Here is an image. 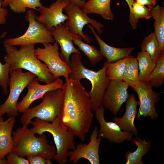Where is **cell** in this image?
<instances>
[{
  "mask_svg": "<svg viewBox=\"0 0 164 164\" xmlns=\"http://www.w3.org/2000/svg\"><path fill=\"white\" fill-rule=\"evenodd\" d=\"M132 142L137 146L136 150L133 152L127 151L125 154L127 161L126 164H144L142 161L143 156L150 150V141L146 142L145 138L141 139L139 137L132 139Z\"/></svg>",
  "mask_w": 164,
  "mask_h": 164,
  "instance_id": "22",
  "label": "cell"
},
{
  "mask_svg": "<svg viewBox=\"0 0 164 164\" xmlns=\"http://www.w3.org/2000/svg\"><path fill=\"white\" fill-rule=\"evenodd\" d=\"M135 1L142 5H147L151 9L155 6L156 3V0H136Z\"/></svg>",
  "mask_w": 164,
  "mask_h": 164,
  "instance_id": "36",
  "label": "cell"
},
{
  "mask_svg": "<svg viewBox=\"0 0 164 164\" xmlns=\"http://www.w3.org/2000/svg\"><path fill=\"white\" fill-rule=\"evenodd\" d=\"M6 54L4 58L10 65L9 72L21 68L27 70L37 77L38 81L46 84L55 79L47 67L41 62L35 54L34 44L21 46L19 50L3 41Z\"/></svg>",
  "mask_w": 164,
  "mask_h": 164,
  "instance_id": "2",
  "label": "cell"
},
{
  "mask_svg": "<svg viewBox=\"0 0 164 164\" xmlns=\"http://www.w3.org/2000/svg\"><path fill=\"white\" fill-rule=\"evenodd\" d=\"M152 17V9L134 1L129 11L128 22L133 30L136 29L140 19H149Z\"/></svg>",
  "mask_w": 164,
  "mask_h": 164,
  "instance_id": "27",
  "label": "cell"
},
{
  "mask_svg": "<svg viewBox=\"0 0 164 164\" xmlns=\"http://www.w3.org/2000/svg\"><path fill=\"white\" fill-rule=\"evenodd\" d=\"M59 116L69 131L82 141L91 126L93 114L88 93L80 80L65 78Z\"/></svg>",
  "mask_w": 164,
  "mask_h": 164,
  "instance_id": "1",
  "label": "cell"
},
{
  "mask_svg": "<svg viewBox=\"0 0 164 164\" xmlns=\"http://www.w3.org/2000/svg\"><path fill=\"white\" fill-rule=\"evenodd\" d=\"M129 60L128 56L114 63H109L106 74L111 80H123V76Z\"/></svg>",
  "mask_w": 164,
  "mask_h": 164,
  "instance_id": "29",
  "label": "cell"
},
{
  "mask_svg": "<svg viewBox=\"0 0 164 164\" xmlns=\"http://www.w3.org/2000/svg\"><path fill=\"white\" fill-rule=\"evenodd\" d=\"M132 87L137 93L139 99V107L136 118L142 116H149L152 119H156L158 114L155 110V104L160 100L161 93L153 91L147 81L140 82L139 85Z\"/></svg>",
  "mask_w": 164,
  "mask_h": 164,
  "instance_id": "11",
  "label": "cell"
},
{
  "mask_svg": "<svg viewBox=\"0 0 164 164\" xmlns=\"http://www.w3.org/2000/svg\"><path fill=\"white\" fill-rule=\"evenodd\" d=\"M6 34V32H3L0 36V39L4 38ZM10 66V64L7 63L2 64L0 61V86L5 95H7L8 93Z\"/></svg>",
  "mask_w": 164,
  "mask_h": 164,
  "instance_id": "32",
  "label": "cell"
},
{
  "mask_svg": "<svg viewBox=\"0 0 164 164\" xmlns=\"http://www.w3.org/2000/svg\"><path fill=\"white\" fill-rule=\"evenodd\" d=\"M7 155L6 159L7 164H29L27 159L18 155L12 151Z\"/></svg>",
  "mask_w": 164,
  "mask_h": 164,
  "instance_id": "33",
  "label": "cell"
},
{
  "mask_svg": "<svg viewBox=\"0 0 164 164\" xmlns=\"http://www.w3.org/2000/svg\"><path fill=\"white\" fill-rule=\"evenodd\" d=\"M0 164H7V160L5 159L2 160L0 159Z\"/></svg>",
  "mask_w": 164,
  "mask_h": 164,
  "instance_id": "40",
  "label": "cell"
},
{
  "mask_svg": "<svg viewBox=\"0 0 164 164\" xmlns=\"http://www.w3.org/2000/svg\"><path fill=\"white\" fill-rule=\"evenodd\" d=\"M50 31L55 41L60 46V58L69 64L71 55L80 53L78 49L74 46L73 40L75 38L83 39L82 37L72 33L62 23L52 27Z\"/></svg>",
  "mask_w": 164,
  "mask_h": 164,
  "instance_id": "17",
  "label": "cell"
},
{
  "mask_svg": "<svg viewBox=\"0 0 164 164\" xmlns=\"http://www.w3.org/2000/svg\"><path fill=\"white\" fill-rule=\"evenodd\" d=\"M105 108L103 105L94 111L96 119L100 125L98 135L102 138L107 139L111 142L121 143L125 141H131L133 134L129 132L122 131L115 122L107 121L104 117Z\"/></svg>",
  "mask_w": 164,
  "mask_h": 164,
  "instance_id": "14",
  "label": "cell"
},
{
  "mask_svg": "<svg viewBox=\"0 0 164 164\" xmlns=\"http://www.w3.org/2000/svg\"><path fill=\"white\" fill-rule=\"evenodd\" d=\"M111 0H88L82 9L87 14H97L106 20H112L114 15L110 6Z\"/></svg>",
  "mask_w": 164,
  "mask_h": 164,
  "instance_id": "21",
  "label": "cell"
},
{
  "mask_svg": "<svg viewBox=\"0 0 164 164\" xmlns=\"http://www.w3.org/2000/svg\"><path fill=\"white\" fill-rule=\"evenodd\" d=\"M3 1L0 0V24H4L7 20L6 16L8 13L7 10L2 6Z\"/></svg>",
  "mask_w": 164,
  "mask_h": 164,
  "instance_id": "35",
  "label": "cell"
},
{
  "mask_svg": "<svg viewBox=\"0 0 164 164\" xmlns=\"http://www.w3.org/2000/svg\"><path fill=\"white\" fill-rule=\"evenodd\" d=\"M36 15L33 10L28 9L25 17L29 26L26 32L19 37L7 39L4 41L12 46L54 43L50 31L35 19Z\"/></svg>",
  "mask_w": 164,
  "mask_h": 164,
  "instance_id": "8",
  "label": "cell"
},
{
  "mask_svg": "<svg viewBox=\"0 0 164 164\" xmlns=\"http://www.w3.org/2000/svg\"><path fill=\"white\" fill-rule=\"evenodd\" d=\"M152 9V17L155 19L154 33L159 42L161 50H164V8L157 5Z\"/></svg>",
  "mask_w": 164,
  "mask_h": 164,
  "instance_id": "24",
  "label": "cell"
},
{
  "mask_svg": "<svg viewBox=\"0 0 164 164\" xmlns=\"http://www.w3.org/2000/svg\"><path fill=\"white\" fill-rule=\"evenodd\" d=\"M10 0H4L3 2L2 6L6 7L8 6Z\"/></svg>",
  "mask_w": 164,
  "mask_h": 164,
  "instance_id": "39",
  "label": "cell"
},
{
  "mask_svg": "<svg viewBox=\"0 0 164 164\" xmlns=\"http://www.w3.org/2000/svg\"><path fill=\"white\" fill-rule=\"evenodd\" d=\"M98 130L95 127L90 137V142L88 144L80 143L77 145L75 148L70 150L68 156V162L74 164H77L82 158L87 159L91 164H99V149L101 139L98 135Z\"/></svg>",
  "mask_w": 164,
  "mask_h": 164,
  "instance_id": "12",
  "label": "cell"
},
{
  "mask_svg": "<svg viewBox=\"0 0 164 164\" xmlns=\"http://www.w3.org/2000/svg\"><path fill=\"white\" fill-rule=\"evenodd\" d=\"M125 111L121 118L114 117L113 119L121 129L124 132H129L135 135H138V128L134 125L135 119L137 114V107L139 101L134 94H129L126 101Z\"/></svg>",
  "mask_w": 164,
  "mask_h": 164,
  "instance_id": "18",
  "label": "cell"
},
{
  "mask_svg": "<svg viewBox=\"0 0 164 164\" xmlns=\"http://www.w3.org/2000/svg\"><path fill=\"white\" fill-rule=\"evenodd\" d=\"M129 60L125 68L123 80L132 87L139 84L138 67L137 59L132 55L128 56Z\"/></svg>",
  "mask_w": 164,
  "mask_h": 164,
  "instance_id": "25",
  "label": "cell"
},
{
  "mask_svg": "<svg viewBox=\"0 0 164 164\" xmlns=\"http://www.w3.org/2000/svg\"><path fill=\"white\" fill-rule=\"evenodd\" d=\"M68 16V19L64 23L65 26L72 33L81 37L84 40L90 43V36L83 31L84 26L89 23L101 34L103 33V25L93 19H91L82 9L73 3L70 2L63 9Z\"/></svg>",
  "mask_w": 164,
  "mask_h": 164,
  "instance_id": "9",
  "label": "cell"
},
{
  "mask_svg": "<svg viewBox=\"0 0 164 164\" xmlns=\"http://www.w3.org/2000/svg\"><path fill=\"white\" fill-rule=\"evenodd\" d=\"M87 25L99 44L101 53L109 63H114L127 57L134 50L133 47L116 48L108 45L98 35L91 25Z\"/></svg>",
  "mask_w": 164,
  "mask_h": 164,
  "instance_id": "19",
  "label": "cell"
},
{
  "mask_svg": "<svg viewBox=\"0 0 164 164\" xmlns=\"http://www.w3.org/2000/svg\"><path fill=\"white\" fill-rule=\"evenodd\" d=\"M70 2L63 0H57L49 6L42 5L38 8L39 15H36L35 19L50 30L53 27L64 23L68 18L63 12L64 8Z\"/></svg>",
  "mask_w": 164,
  "mask_h": 164,
  "instance_id": "16",
  "label": "cell"
},
{
  "mask_svg": "<svg viewBox=\"0 0 164 164\" xmlns=\"http://www.w3.org/2000/svg\"><path fill=\"white\" fill-rule=\"evenodd\" d=\"M141 51L148 53L155 63L164 51L161 50L159 42L154 32L145 37L141 46Z\"/></svg>",
  "mask_w": 164,
  "mask_h": 164,
  "instance_id": "26",
  "label": "cell"
},
{
  "mask_svg": "<svg viewBox=\"0 0 164 164\" xmlns=\"http://www.w3.org/2000/svg\"><path fill=\"white\" fill-rule=\"evenodd\" d=\"M30 124L33 126L30 129L34 134L40 135L48 132L52 135L56 149L54 159L59 164L67 163L70 151L75 148L74 135L62 123L59 116L50 122L36 118L34 121H30Z\"/></svg>",
  "mask_w": 164,
  "mask_h": 164,
  "instance_id": "4",
  "label": "cell"
},
{
  "mask_svg": "<svg viewBox=\"0 0 164 164\" xmlns=\"http://www.w3.org/2000/svg\"><path fill=\"white\" fill-rule=\"evenodd\" d=\"M14 117H11L0 123V159L12 150L13 146L12 130L15 122Z\"/></svg>",
  "mask_w": 164,
  "mask_h": 164,
  "instance_id": "20",
  "label": "cell"
},
{
  "mask_svg": "<svg viewBox=\"0 0 164 164\" xmlns=\"http://www.w3.org/2000/svg\"><path fill=\"white\" fill-rule=\"evenodd\" d=\"M63 80L58 77L52 82L45 85L39 84L36 78L30 81L27 86L28 91L21 101L18 103L17 108L19 112H23L29 108L32 103L35 100L43 99L47 92L62 88L63 85Z\"/></svg>",
  "mask_w": 164,
  "mask_h": 164,
  "instance_id": "15",
  "label": "cell"
},
{
  "mask_svg": "<svg viewBox=\"0 0 164 164\" xmlns=\"http://www.w3.org/2000/svg\"><path fill=\"white\" fill-rule=\"evenodd\" d=\"M40 1V0H10L8 6L15 13L25 12L27 8L38 11L37 8L43 5Z\"/></svg>",
  "mask_w": 164,
  "mask_h": 164,
  "instance_id": "31",
  "label": "cell"
},
{
  "mask_svg": "<svg viewBox=\"0 0 164 164\" xmlns=\"http://www.w3.org/2000/svg\"><path fill=\"white\" fill-rule=\"evenodd\" d=\"M73 42L87 56L93 65H95L103 59V56L100 50L94 46L86 43L82 41V39L79 38L74 39Z\"/></svg>",
  "mask_w": 164,
  "mask_h": 164,
  "instance_id": "28",
  "label": "cell"
},
{
  "mask_svg": "<svg viewBox=\"0 0 164 164\" xmlns=\"http://www.w3.org/2000/svg\"><path fill=\"white\" fill-rule=\"evenodd\" d=\"M129 86L123 81L111 80L103 94L102 105L116 115L128 97Z\"/></svg>",
  "mask_w": 164,
  "mask_h": 164,
  "instance_id": "13",
  "label": "cell"
},
{
  "mask_svg": "<svg viewBox=\"0 0 164 164\" xmlns=\"http://www.w3.org/2000/svg\"><path fill=\"white\" fill-rule=\"evenodd\" d=\"M3 121H4V120L3 118H2V117L0 116V123Z\"/></svg>",
  "mask_w": 164,
  "mask_h": 164,
  "instance_id": "41",
  "label": "cell"
},
{
  "mask_svg": "<svg viewBox=\"0 0 164 164\" xmlns=\"http://www.w3.org/2000/svg\"><path fill=\"white\" fill-rule=\"evenodd\" d=\"M152 87L157 88L164 83V52L156 62V65L147 80Z\"/></svg>",
  "mask_w": 164,
  "mask_h": 164,
  "instance_id": "30",
  "label": "cell"
},
{
  "mask_svg": "<svg viewBox=\"0 0 164 164\" xmlns=\"http://www.w3.org/2000/svg\"><path fill=\"white\" fill-rule=\"evenodd\" d=\"M62 100V88L49 91L39 104L29 108L23 112L20 119L23 126H27L34 118L52 122L59 115Z\"/></svg>",
  "mask_w": 164,
  "mask_h": 164,
  "instance_id": "6",
  "label": "cell"
},
{
  "mask_svg": "<svg viewBox=\"0 0 164 164\" xmlns=\"http://www.w3.org/2000/svg\"><path fill=\"white\" fill-rule=\"evenodd\" d=\"M22 69L19 68L9 72V94L5 102L0 105L1 117L5 113L9 117L19 115L17 105L19 96L29 83L36 77L29 71L23 72Z\"/></svg>",
  "mask_w": 164,
  "mask_h": 164,
  "instance_id": "7",
  "label": "cell"
},
{
  "mask_svg": "<svg viewBox=\"0 0 164 164\" xmlns=\"http://www.w3.org/2000/svg\"></svg>",
  "mask_w": 164,
  "mask_h": 164,
  "instance_id": "42",
  "label": "cell"
},
{
  "mask_svg": "<svg viewBox=\"0 0 164 164\" xmlns=\"http://www.w3.org/2000/svg\"><path fill=\"white\" fill-rule=\"evenodd\" d=\"M13 152L23 157L39 155L50 160L54 159L56 147L48 143L46 136L43 133L36 137L27 126L18 127L12 132Z\"/></svg>",
  "mask_w": 164,
  "mask_h": 164,
  "instance_id": "5",
  "label": "cell"
},
{
  "mask_svg": "<svg viewBox=\"0 0 164 164\" xmlns=\"http://www.w3.org/2000/svg\"><path fill=\"white\" fill-rule=\"evenodd\" d=\"M108 63L106 60L102 68L95 71L84 66L80 53H73L70 59L69 65L71 72L69 77L80 80L86 78L91 83V88L88 94L92 111H95L98 107L102 105V97L111 81L106 74Z\"/></svg>",
  "mask_w": 164,
  "mask_h": 164,
  "instance_id": "3",
  "label": "cell"
},
{
  "mask_svg": "<svg viewBox=\"0 0 164 164\" xmlns=\"http://www.w3.org/2000/svg\"><path fill=\"white\" fill-rule=\"evenodd\" d=\"M29 164H52L50 160L47 159L39 155H35L27 156Z\"/></svg>",
  "mask_w": 164,
  "mask_h": 164,
  "instance_id": "34",
  "label": "cell"
},
{
  "mask_svg": "<svg viewBox=\"0 0 164 164\" xmlns=\"http://www.w3.org/2000/svg\"><path fill=\"white\" fill-rule=\"evenodd\" d=\"M70 1L76 5L80 8L82 9L83 6L85 2V0H63Z\"/></svg>",
  "mask_w": 164,
  "mask_h": 164,
  "instance_id": "37",
  "label": "cell"
},
{
  "mask_svg": "<svg viewBox=\"0 0 164 164\" xmlns=\"http://www.w3.org/2000/svg\"><path fill=\"white\" fill-rule=\"evenodd\" d=\"M127 2L128 7H129V11H130L132 8V7L133 3L134 2V0H125Z\"/></svg>",
  "mask_w": 164,
  "mask_h": 164,
  "instance_id": "38",
  "label": "cell"
},
{
  "mask_svg": "<svg viewBox=\"0 0 164 164\" xmlns=\"http://www.w3.org/2000/svg\"><path fill=\"white\" fill-rule=\"evenodd\" d=\"M43 44V48L38 47L35 50L37 58L44 63L55 79L60 76L69 77L71 70L69 64L60 56L58 43L55 41L53 45L50 43Z\"/></svg>",
  "mask_w": 164,
  "mask_h": 164,
  "instance_id": "10",
  "label": "cell"
},
{
  "mask_svg": "<svg viewBox=\"0 0 164 164\" xmlns=\"http://www.w3.org/2000/svg\"><path fill=\"white\" fill-rule=\"evenodd\" d=\"M136 58L139 70V80L141 82L147 81L155 67L156 63L152 59L148 53L144 51L138 52Z\"/></svg>",
  "mask_w": 164,
  "mask_h": 164,
  "instance_id": "23",
  "label": "cell"
}]
</instances>
